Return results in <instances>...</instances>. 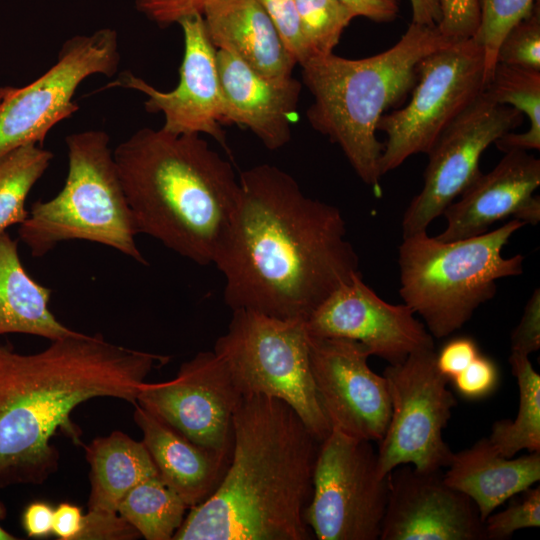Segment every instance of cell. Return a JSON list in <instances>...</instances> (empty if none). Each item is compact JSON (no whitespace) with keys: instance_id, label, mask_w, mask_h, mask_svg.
Wrapping results in <instances>:
<instances>
[{"instance_id":"d590c367","label":"cell","mask_w":540,"mask_h":540,"mask_svg":"<svg viewBox=\"0 0 540 540\" xmlns=\"http://www.w3.org/2000/svg\"><path fill=\"white\" fill-rule=\"evenodd\" d=\"M459 395L469 400L486 398L499 382L497 365L481 353L451 380Z\"/></svg>"},{"instance_id":"e575fe53","label":"cell","mask_w":540,"mask_h":540,"mask_svg":"<svg viewBox=\"0 0 540 540\" xmlns=\"http://www.w3.org/2000/svg\"><path fill=\"white\" fill-rule=\"evenodd\" d=\"M440 33L450 42L474 37L479 25V0H440Z\"/></svg>"},{"instance_id":"9a60e30c","label":"cell","mask_w":540,"mask_h":540,"mask_svg":"<svg viewBox=\"0 0 540 540\" xmlns=\"http://www.w3.org/2000/svg\"><path fill=\"white\" fill-rule=\"evenodd\" d=\"M308 344L316 394L331 428L379 442L391 406L385 377L368 365L369 349L354 340L309 335Z\"/></svg>"},{"instance_id":"e0dca14e","label":"cell","mask_w":540,"mask_h":540,"mask_svg":"<svg viewBox=\"0 0 540 540\" xmlns=\"http://www.w3.org/2000/svg\"><path fill=\"white\" fill-rule=\"evenodd\" d=\"M309 336L343 338L365 345L371 356L398 364L421 349L434 348L433 336L406 304H390L361 273L330 294L305 321Z\"/></svg>"},{"instance_id":"60d3db41","label":"cell","mask_w":540,"mask_h":540,"mask_svg":"<svg viewBox=\"0 0 540 540\" xmlns=\"http://www.w3.org/2000/svg\"><path fill=\"white\" fill-rule=\"evenodd\" d=\"M356 17H365L371 21L385 23L393 21L399 12L400 0H339Z\"/></svg>"},{"instance_id":"ba28073f","label":"cell","mask_w":540,"mask_h":540,"mask_svg":"<svg viewBox=\"0 0 540 540\" xmlns=\"http://www.w3.org/2000/svg\"><path fill=\"white\" fill-rule=\"evenodd\" d=\"M213 351L242 397L281 399L321 442L330 433L314 386L305 321L232 310L227 331L216 340Z\"/></svg>"},{"instance_id":"b9f144b4","label":"cell","mask_w":540,"mask_h":540,"mask_svg":"<svg viewBox=\"0 0 540 540\" xmlns=\"http://www.w3.org/2000/svg\"><path fill=\"white\" fill-rule=\"evenodd\" d=\"M83 517L84 514L77 505L60 503L54 509L53 534L61 540H79Z\"/></svg>"},{"instance_id":"f6af8a7d","label":"cell","mask_w":540,"mask_h":540,"mask_svg":"<svg viewBox=\"0 0 540 540\" xmlns=\"http://www.w3.org/2000/svg\"><path fill=\"white\" fill-rule=\"evenodd\" d=\"M2 96H3V88L0 87V103H1V101H2Z\"/></svg>"},{"instance_id":"d6986e66","label":"cell","mask_w":540,"mask_h":540,"mask_svg":"<svg viewBox=\"0 0 540 540\" xmlns=\"http://www.w3.org/2000/svg\"><path fill=\"white\" fill-rule=\"evenodd\" d=\"M540 160L527 151L511 150L443 212L446 227L436 236L453 241L480 235L507 217L525 224L540 221Z\"/></svg>"},{"instance_id":"8d00e7d4","label":"cell","mask_w":540,"mask_h":540,"mask_svg":"<svg viewBox=\"0 0 540 540\" xmlns=\"http://www.w3.org/2000/svg\"><path fill=\"white\" fill-rule=\"evenodd\" d=\"M210 0H136V9L161 28L186 17L202 15Z\"/></svg>"},{"instance_id":"83f0119b","label":"cell","mask_w":540,"mask_h":540,"mask_svg":"<svg viewBox=\"0 0 540 540\" xmlns=\"http://www.w3.org/2000/svg\"><path fill=\"white\" fill-rule=\"evenodd\" d=\"M188 506L159 475L133 487L117 513L147 540H170L181 526Z\"/></svg>"},{"instance_id":"2e32d148","label":"cell","mask_w":540,"mask_h":540,"mask_svg":"<svg viewBox=\"0 0 540 540\" xmlns=\"http://www.w3.org/2000/svg\"><path fill=\"white\" fill-rule=\"evenodd\" d=\"M183 32L184 55L179 82L171 91H160L131 72H123L108 87L133 89L146 96L144 107L162 113L164 131L174 135L207 134L226 147L222 129L224 103L216 51L202 15L178 22Z\"/></svg>"},{"instance_id":"277c9868","label":"cell","mask_w":540,"mask_h":540,"mask_svg":"<svg viewBox=\"0 0 540 540\" xmlns=\"http://www.w3.org/2000/svg\"><path fill=\"white\" fill-rule=\"evenodd\" d=\"M113 157L138 233L199 264H213L236 210L231 163L198 134L142 128Z\"/></svg>"},{"instance_id":"52a82bcc","label":"cell","mask_w":540,"mask_h":540,"mask_svg":"<svg viewBox=\"0 0 540 540\" xmlns=\"http://www.w3.org/2000/svg\"><path fill=\"white\" fill-rule=\"evenodd\" d=\"M65 143L68 171L64 186L53 198L32 204L19 226V239L33 257L46 255L62 242L84 240L111 247L147 265L135 241L139 233L109 135L103 130H87L67 136Z\"/></svg>"},{"instance_id":"f546056e","label":"cell","mask_w":540,"mask_h":540,"mask_svg":"<svg viewBox=\"0 0 540 540\" xmlns=\"http://www.w3.org/2000/svg\"><path fill=\"white\" fill-rule=\"evenodd\" d=\"M538 0H479V25L474 38L484 53L485 87L497 64L498 48L507 33L527 17Z\"/></svg>"},{"instance_id":"3957f363","label":"cell","mask_w":540,"mask_h":540,"mask_svg":"<svg viewBox=\"0 0 540 540\" xmlns=\"http://www.w3.org/2000/svg\"><path fill=\"white\" fill-rule=\"evenodd\" d=\"M320 443L283 400L243 396L233 415L228 468L173 539H312L305 513Z\"/></svg>"},{"instance_id":"4316f807","label":"cell","mask_w":540,"mask_h":540,"mask_svg":"<svg viewBox=\"0 0 540 540\" xmlns=\"http://www.w3.org/2000/svg\"><path fill=\"white\" fill-rule=\"evenodd\" d=\"M509 363L519 389L518 412L514 420L494 422L488 439L511 458L522 450L540 451V375L529 356L511 353Z\"/></svg>"},{"instance_id":"ee69618b","label":"cell","mask_w":540,"mask_h":540,"mask_svg":"<svg viewBox=\"0 0 540 540\" xmlns=\"http://www.w3.org/2000/svg\"><path fill=\"white\" fill-rule=\"evenodd\" d=\"M5 510L3 505L0 503V520L4 517ZM17 539L13 534L6 531L1 525H0V540H15Z\"/></svg>"},{"instance_id":"8992f818","label":"cell","mask_w":540,"mask_h":540,"mask_svg":"<svg viewBox=\"0 0 540 540\" xmlns=\"http://www.w3.org/2000/svg\"><path fill=\"white\" fill-rule=\"evenodd\" d=\"M525 225L512 219L496 230L453 241L431 237L427 231L403 237L399 293L433 337L459 330L496 295L498 280L522 274L524 256L504 257L502 251Z\"/></svg>"},{"instance_id":"7bdbcfd3","label":"cell","mask_w":540,"mask_h":540,"mask_svg":"<svg viewBox=\"0 0 540 540\" xmlns=\"http://www.w3.org/2000/svg\"><path fill=\"white\" fill-rule=\"evenodd\" d=\"M412 7V23L426 26H437L441 21L440 0H410Z\"/></svg>"},{"instance_id":"44dd1931","label":"cell","mask_w":540,"mask_h":540,"mask_svg":"<svg viewBox=\"0 0 540 540\" xmlns=\"http://www.w3.org/2000/svg\"><path fill=\"white\" fill-rule=\"evenodd\" d=\"M133 418L161 479L188 508L206 500L226 472L231 455L197 444L138 403Z\"/></svg>"},{"instance_id":"4dcf8cb0","label":"cell","mask_w":540,"mask_h":540,"mask_svg":"<svg viewBox=\"0 0 540 540\" xmlns=\"http://www.w3.org/2000/svg\"><path fill=\"white\" fill-rule=\"evenodd\" d=\"M295 3L314 56L333 53L344 30L356 18L339 0H295Z\"/></svg>"},{"instance_id":"f35d334b","label":"cell","mask_w":540,"mask_h":540,"mask_svg":"<svg viewBox=\"0 0 540 540\" xmlns=\"http://www.w3.org/2000/svg\"><path fill=\"white\" fill-rule=\"evenodd\" d=\"M480 354L476 342L466 336L449 340L436 353V365L440 373L451 381Z\"/></svg>"},{"instance_id":"30bf717a","label":"cell","mask_w":540,"mask_h":540,"mask_svg":"<svg viewBox=\"0 0 540 540\" xmlns=\"http://www.w3.org/2000/svg\"><path fill=\"white\" fill-rule=\"evenodd\" d=\"M388 493L372 442L331 428L316 458L306 522L319 540H378Z\"/></svg>"},{"instance_id":"5b68a950","label":"cell","mask_w":540,"mask_h":540,"mask_svg":"<svg viewBox=\"0 0 540 540\" xmlns=\"http://www.w3.org/2000/svg\"><path fill=\"white\" fill-rule=\"evenodd\" d=\"M451 43L437 26L411 22L392 47L373 56L348 59L330 53L301 65L302 82L313 96L306 111L310 126L340 147L376 193L384 147L376 137L378 121L411 93L421 60Z\"/></svg>"},{"instance_id":"d4e9b609","label":"cell","mask_w":540,"mask_h":540,"mask_svg":"<svg viewBox=\"0 0 540 540\" xmlns=\"http://www.w3.org/2000/svg\"><path fill=\"white\" fill-rule=\"evenodd\" d=\"M84 450L90 465L89 512L117 514L120 502L133 487L159 475L143 441L121 431L95 438Z\"/></svg>"},{"instance_id":"f1b7e54d","label":"cell","mask_w":540,"mask_h":540,"mask_svg":"<svg viewBox=\"0 0 540 540\" xmlns=\"http://www.w3.org/2000/svg\"><path fill=\"white\" fill-rule=\"evenodd\" d=\"M54 155L38 144H27L0 157V233L26 220V198Z\"/></svg>"},{"instance_id":"ac0fdd59","label":"cell","mask_w":540,"mask_h":540,"mask_svg":"<svg viewBox=\"0 0 540 540\" xmlns=\"http://www.w3.org/2000/svg\"><path fill=\"white\" fill-rule=\"evenodd\" d=\"M380 540H487L479 511L447 485L442 470L393 469Z\"/></svg>"},{"instance_id":"4fadbf2b","label":"cell","mask_w":540,"mask_h":540,"mask_svg":"<svg viewBox=\"0 0 540 540\" xmlns=\"http://www.w3.org/2000/svg\"><path fill=\"white\" fill-rule=\"evenodd\" d=\"M522 121L518 110L495 103L483 91L427 153L422 189L411 200L402 219L403 237L427 231L482 173L479 166L483 152Z\"/></svg>"},{"instance_id":"484cf974","label":"cell","mask_w":540,"mask_h":540,"mask_svg":"<svg viewBox=\"0 0 540 540\" xmlns=\"http://www.w3.org/2000/svg\"><path fill=\"white\" fill-rule=\"evenodd\" d=\"M484 92L492 101L518 110L529 119L523 133L508 132L494 144L502 152L540 149V70L497 63Z\"/></svg>"},{"instance_id":"5bb4252c","label":"cell","mask_w":540,"mask_h":540,"mask_svg":"<svg viewBox=\"0 0 540 540\" xmlns=\"http://www.w3.org/2000/svg\"><path fill=\"white\" fill-rule=\"evenodd\" d=\"M241 399L223 361L214 351H201L172 380L145 382L136 403L191 441L231 455L233 415Z\"/></svg>"},{"instance_id":"ab89813d","label":"cell","mask_w":540,"mask_h":540,"mask_svg":"<svg viewBox=\"0 0 540 540\" xmlns=\"http://www.w3.org/2000/svg\"><path fill=\"white\" fill-rule=\"evenodd\" d=\"M54 508L46 502L30 503L22 515V526L32 538H44L53 534Z\"/></svg>"},{"instance_id":"8fae6325","label":"cell","mask_w":540,"mask_h":540,"mask_svg":"<svg viewBox=\"0 0 540 540\" xmlns=\"http://www.w3.org/2000/svg\"><path fill=\"white\" fill-rule=\"evenodd\" d=\"M386 379L391 413L378 442V471L386 477L396 467L410 464L420 471L446 468L453 452L443 438L457 402L448 379L436 365L434 348L421 349L398 364H389Z\"/></svg>"},{"instance_id":"6da1fadb","label":"cell","mask_w":540,"mask_h":540,"mask_svg":"<svg viewBox=\"0 0 540 540\" xmlns=\"http://www.w3.org/2000/svg\"><path fill=\"white\" fill-rule=\"evenodd\" d=\"M238 179V204L213 262L225 278V304L306 321L361 273L343 215L277 166L256 165Z\"/></svg>"},{"instance_id":"cb8c5ba5","label":"cell","mask_w":540,"mask_h":540,"mask_svg":"<svg viewBox=\"0 0 540 540\" xmlns=\"http://www.w3.org/2000/svg\"><path fill=\"white\" fill-rule=\"evenodd\" d=\"M52 291L25 270L17 242L0 233V336L21 333L59 339L76 331L63 325L48 307Z\"/></svg>"},{"instance_id":"7402d4cb","label":"cell","mask_w":540,"mask_h":540,"mask_svg":"<svg viewBox=\"0 0 540 540\" xmlns=\"http://www.w3.org/2000/svg\"><path fill=\"white\" fill-rule=\"evenodd\" d=\"M208 37L268 77L292 76L295 60L258 0H210L202 13Z\"/></svg>"},{"instance_id":"836d02e7","label":"cell","mask_w":540,"mask_h":540,"mask_svg":"<svg viewBox=\"0 0 540 540\" xmlns=\"http://www.w3.org/2000/svg\"><path fill=\"white\" fill-rule=\"evenodd\" d=\"M290 55L300 66L314 56L302 30L295 0H258Z\"/></svg>"},{"instance_id":"7c38bea8","label":"cell","mask_w":540,"mask_h":540,"mask_svg":"<svg viewBox=\"0 0 540 540\" xmlns=\"http://www.w3.org/2000/svg\"><path fill=\"white\" fill-rule=\"evenodd\" d=\"M120 63L119 39L112 28L66 40L56 63L26 86H5L0 103V157L27 144L42 145L49 131L71 117L73 101L86 78L113 76Z\"/></svg>"},{"instance_id":"603a6c76","label":"cell","mask_w":540,"mask_h":540,"mask_svg":"<svg viewBox=\"0 0 540 540\" xmlns=\"http://www.w3.org/2000/svg\"><path fill=\"white\" fill-rule=\"evenodd\" d=\"M446 468L445 483L466 494L484 522L502 503L540 480V451L508 458L483 438L453 453Z\"/></svg>"},{"instance_id":"7a4b0ae2","label":"cell","mask_w":540,"mask_h":540,"mask_svg":"<svg viewBox=\"0 0 540 540\" xmlns=\"http://www.w3.org/2000/svg\"><path fill=\"white\" fill-rule=\"evenodd\" d=\"M168 359L99 333L76 331L33 354L0 342V489L44 482L58 465L55 433L79 443L70 419L79 404L97 397L136 403L147 376Z\"/></svg>"},{"instance_id":"1f68e13d","label":"cell","mask_w":540,"mask_h":540,"mask_svg":"<svg viewBox=\"0 0 540 540\" xmlns=\"http://www.w3.org/2000/svg\"><path fill=\"white\" fill-rule=\"evenodd\" d=\"M497 63L540 70L539 1L531 13L502 40L497 52Z\"/></svg>"},{"instance_id":"9c48e42d","label":"cell","mask_w":540,"mask_h":540,"mask_svg":"<svg viewBox=\"0 0 540 540\" xmlns=\"http://www.w3.org/2000/svg\"><path fill=\"white\" fill-rule=\"evenodd\" d=\"M484 89V53L474 37L423 58L409 103L378 121L377 131L387 136L380 159L382 176L415 154H427Z\"/></svg>"},{"instance_id":"d6a6232c","label":"cell","mask_w":540,"mask_h":540,"mask_svg":"<svg viewBox=\"0 0 540 540\" xmlns=\"http://www.w3.org/2000/svg\"><path fill=\"white\" fill-rule=\"evenodd\" d=\"M515 497L508 507L491 513L484 521L487 540H504L514 532L540 526V488L529 487Z\"/></svg>"},{"instance_id":"74e56055","label":"cell","mask_w":540,"mask_h":540,"mask_svg":"<svg viewBox=\"0 0 540 540\" xmlns=\"http://www.w3.org/2000/svg\"><path fill=\"white\" fill-rule=\"evenodd\" d=\"M540 348V290L527 301L521 320L511 334V353L529 356Z\"/></svg>"},{"instance_id":"ffe728a7","label":"cell","mask_w":540,"mask_h":540,"mask_svg":"<svg viewBox=\"0 0 540 540\" xmlns=\"http://www.w3.org/2000/svg\"><path fill=\"white\" fill-rule=\"evenodd\" d=\"M216 60L223 95V125L248 128L269 150L291 139V125L302 83L292 76L263 75L236 55L217 49Z\"/></svg>"}]
</instances>
